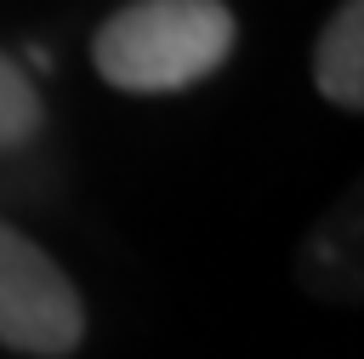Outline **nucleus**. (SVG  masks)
<instances>
[{
  "label": "nucleus",
  "instance_id": "f257e3e1",
  "mask_svg": "<svg viewBox=\"0 0 364 359\" xmlns=\"http://www.w3.org/2000/svg\"><path fill=\"white\" fill-rule=\"evenodd\" d=\"M233 51V11L222 0H131L97 28V74L119 91H182Z\"/></svg>",
  "mask_w": 364,
  "mask_h": 359
},
{
  "label": "nucleus",
  "instance_id": "f03ea898",
  "mask_svg": "<svg viewBox=\"0 0 364 359\" xmlns=\"http://www.w3.org/2000/svg\"><path fill=\"white\" fill-rule=\"evenodd\" d=\"M85 336V308L68 274L23 239L11 222H0V342L17 353H74Z\"/></svg>",
  "mask_w": 364,
  "mask_h": 359
},
{
  "label": "nucleus",
  "instance_id": "7ed1b4c3",
  "mask_svg": "<svg viewBox=\"0 0 364 359\" xmlns=\"http://www.w3.org/2000/svg\"><path fill=\"white\" fill-rule=\"evenodd\" d=\"M313 80L336 108L364 103V0H341V11L324 23L313 51Z\"/></svg>",
  "mask_w": 364,
  "mask_h": 359
},
{
  "label": "nucleus",
  "instance_id": "20e7f679",
  "mask_svg": "<svg viewBox=\"0 0 364 359\" xmlns=\"http://www.w3.org/2000/svg\"><path fill=\"white\" fill-rule=\"evenodd\" d=\"M40 131V97H34V80L0 51V148H17Z\"/></svg>",
  "mask_w": 364,
  "mask_h": 359
}]
</instances>
